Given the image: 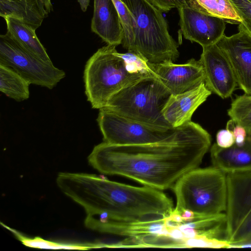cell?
Here are the masks:
<instances>
[{"instance_id": "33", "label": "cell", "mask_w": 251, "mask_h": 251, "mask_svg": "<svg viewBox=\"0 0 251 251\" xmlns=\"http://www.w3.org/2000/svg\"><path fill=\"white\" fill-rule=\"evenodd\" d=\"M44 4L46 9L49 13L53 11V6L51 0H40Z\"/></svg>"}, {"instance_id": "31", "label": "cell", "mask_w": 251, "mask_h": 251, "mask_svg": "<svg viewBox=\"0 0 251 251\" xmlns=\"http://www.w3.org/2000/svg\"><path fill=\"white\" fill-rule=\"evenodd\" d=\"M251 248V236L245 240L230 246V248Z\"/></svg>"}, {"instance_id": "8", "label": "cell", "mask_w": 251, "mask_h": 251, "mask_svg": "<svg viewBox=\"0 0 251 251\" xmlns=\"http://www.w3.org/2000/svg\"><path fill=\"white\" fill-rule=\"evenodd\" d=\"M0 64L13 69L30 84L50 89L66 75L52 62L45 61L25 50L7 32L0 36Z\"/></svg>"}, {"instance_id": "10", "label": "cell", "mask_w": 251, "mask_h": 251, "mask_svg": "<svg viewBox=\"0 0 251 251\" xmlns=\"http://www.w3.org/2000/svg\"><path fill=\"white\" fill-rule=\"evenodd\" d=\"M226 216L227 240L229 242L251 214V170L226 173Z\"/></svg>"}, {"instance_id": "27", "label": "cell", "mask_w": 251, "mask_h": 251, "mask_svg": "<svg viewBox=\"0 0 251 251\" xmlns=\"http://www.w3.org/2000/svg\"><path fill=\"white\" fill-rule=\"evenodd\" d=\"M161 11L168 12L173 8H178L188 4V0H145Z\"/></svg>"}, {"instance_id": "23", "label": "cell", "mask_w": 251, "mask_h": 251, "mask_svg": "<svg viewBox=\"0 0 251 251\" xmlns=\"http://www.w3.org/2000/svg\"><path fill=\"white\" fill-rule=\"evenodd\" d=\"M228 115L235 123L243 126L251 135V95L237 96L227 110Z\"/></svg>"}, {"instance_id": "4", "label": "cell", "mask_w": 251, "mask_h": 251, "mask_svg": "<svg viewBox=\"0 0 251 251\" xmlns=\"http://www.w3.org/2000/svg\"><path fill=\"white\" fill-rule=\"evenodd\" d=\"M171 95L156 75L146 76L115 93L103 108L147 124L170 128L163 110Z\"/></svg>"}, {"instance_id": "21", "label": "cell", "mask_w": 251, "mask_h": 251, "mask_svg": "<svg viewBox=\"0 0 251 251\" xmlns=\"http://www.w3.org/2000/svg\"><path fill=\"white\" fill-rule=\"evenodd\" d=\"M30 83L13 69L0 64V91L18 101L29 97Z\"/></svg>"}, {"instance_id": "28", "label": "cell", "mask_w": 251, "mask_h": 251, "mask_svg": "<svg viewBox=\"0 0 251 251\" xmlns=\"http://www.w3.org/2000/svg\"><path fill=\"white\" fill-rule=\"evenodd\" d=\"M251 236V214L244 221L229 241L230 247Z\"/></svg>"}, {"instance_id": "15", "label": "cell", "mask_w": 251, "mask_h": 251, "mask_svg": "<svg viewBox=\"0 0 251 251\" xmlns=\"http://www.w3.org/2000/svg\"><path fill=\"white\" fill-rule=\"evenodd\" d=\"M211 93L203 82L184 93L172 94L163 110L164 118L175 128L191 121L193 113Z\"/></svg>"}, {"instance_id": "6", "label": "cell", "mask_w": 251, "mask_h": 251, "mask_svg": "<svg viewBox=\"0 0 251 251\" xmlns=\"http://www.w3.org/2000/svg\"><path fill=\"white\" fill-rule=\"evenodd\" d=\"M116 47L107 45L98 49L85 65V93L93 108L105 107L110 98L124 87L149 76L130 71Z\"/></svg>"}, {"instance_id": "30", "label": "cell", "mask_w": 251, "mask_h": 251, "mask_svg": "<svg viewBox=\"0 0 251 251\" xmlns=\"http://www.w3.org/2000/svg\"><path fill=\"white\" fill-rule=\"evenodd\" d=\"M216 144L221 148H227L235 144L232 131L228 128L219 130L216 134Z\"/></svg>"}, {"instance_id": "16", "label": "cell", "mask_w": 251, "mask_h": 251, "mask_svg": "<svg viewBox=\"0 0 251 251\" xmlns=\"http://www.w3.org/2000/svg\"><path fill=\"white\" fill-rule=\"evenodd\" d=\"M91 30L107 45L122 44L124 30L121 20L112 0H94Z\"/></svg>"}, {"instance_id": "5", "label": "cell", "mask_w": 251, "mask_h": 251, "mask_svg": "<svg viewBox=\"0 0 251 251\" xmlns=\"http://www.w3.org/2000/svg\"><path fill=\"white\" fill-rule=\"evenodd\" d=\"M135 21L134 38L129 51L149 63L175 62L178 44L171 35L162 12L145 0H125Z\"/></svg>"}, {"instance_id": "2", "label": "cell", "mask_w": 251, "mask_h": 251, "mask_svg": "<svg viewBox=\"0 0 251 251\" xmlns=\"http://www.w3.org/2000/svg\"><path fill=\"white\" fill-rule=\"evenodd\" d=\"M60 190L81 206L86 215L116 221H137L155 216H169L172 199L162 191L108 180L95 174L60 173Z\"/></svg>"}, {"instance_id": "7", "label": "cell", "mask_w": 251, "mask_h": 251, "mask_svg": "<svg viewBox=\"0 0 251 251\" xmlns=\"http://www.w3.org/2000/svg\"><path fill=\"white\" fill-rule=\"evenodd\" d=\"M167 217L155 216L137 221H116L86 215L85 226L100 233L125 237L121 247L163 248L171 237Z\"/></svg>"}, {"instance_id": "24", "label": "cell", "mask_w": 251, "mask_h": 251, "mask_svg": "<svg viewBox=\"0 0 251 251\" xmlns=\"http://www.w3.org/2000/svg\"><path fill=\"white\" fill-rule=\"evenodd\" d=\"M119 14L124 30L122 45L129 51L132 45L135 28V19L125 0H112Z\"/></svg>"}, {"instance_id": "11", "label": "cell", "mask_w": 251, "mask_h": 251, "mask_svg": "<svg viewBox=\"0 0 251 251\" xmlns=\"http://www.w3.org/2000/svg\"><path fill=\"white\" fill-rule=\"evenodd\" d=\"M180 31L183 37L202 48L212 46L225 34L226 22L195 9L189 3L177 8Z\"/></svg>"}, {"instance_id": "19", "label": "cell", "mask_w": 251, "mask_h": 251, "mask_svg": "<svg viewBox=\"0 0 251 251\" xmlns=\"http://www.w3.org/2000/svg\"><path fill=\"white\" fill-rule=\"evenodd\" d=\"M7 32L25 50L42 60L51 62L46 50L39 39L35 31L22 21L10 17H5Z\"/></svg>"}, {"instance_id": "13", "label": "cell", "mask_w": 251, "mask_h": 251, "mask_svg": "<svg viewBox=\"0 0 251 251\" xmlns=\"http://www.w3.org/2000/svg\"><path fill=\"white\" fill-rule=\"evenodd\" d=\"M238 29L231 36L224 34L217 45L228 60L237 85L251 95V36L241 24Z\"/></svg>"}, {"instance_id": "25", "label": "cell", "mask_w": 251, "mask_h": 251, "mask_svg": "<svg viewBox=\"0 0 251 251\" xmlns=\"http://www.w3.org/2000/svg\"><path fill=\"white\" fill-rule=\"evenodd\" d=\"M119 55L131 72L147 75H156L150 68L148 61L140 54L128 51L124 53H119Z\"/></svg>"}, {"instance_id": "18", "label": "cell", "mask_w": 251, "mask_h": 251, "mask_svg": "<svg viewBox=\"0 0 251 251\" xmlns=\"http://www.w3.org/2000/svg\"><path fill=\"white\" fill-rule=\"evenodd\" d=\"M49 13L40 0H0V16L17 19L36 30Z\"/></svg>"}, {"instance_id": "12", "label": "cell", "mask_w": 251, "mask_h": 251, "mask_svg": "<svg viewBox=\"0 0 251 251\" xmlns=\"http://www.w3.org/2000/svg\"><path fill=\"white\" fill-rule=\"evenodd\" d=\"M206 87L222 99L231 96L237 85L231 66L217 44L202 48L199 59Z\"/></svg>"}, {"instance_id": "20", "label": "cell", "mask_w": 251, "mask_h": 251, "mask_svg": "<svg viewBox=\"0 0 251 251\" xmlns=\"http://www.w3.org/2000/svg\"><path fill=\"white\" fill-rule=\"evenodd\" d=\"M188 3L200 12L220 18L226 23L239 25L242 22L231 0H188Z\"/></svg>"}, {"instance_id": "26", "label": "cell", "mask_w": 251, "mask_h": 251, "mask_svg": "<svg viewBox=\"0 0 251 251\" xmlns=\"http://www.w3.org/2000/svg\"><path fill=\"white\" fill-rule=\"evenodd\" d=\"M239 14L243 25L251 36V0H231Z\"/></svg>"}, {"instance_id": "14", "label": "cell", "mask_w": 251, "mask_h": 251, "mask_svg": "<svg viewBox=\"0 0 251 251\" xmlns=\"http://www.w3.org/2000/svg\"><path fill=\"white\" fill-rule=\"evenodd\" d=\"M148 65L156 76L172 95L192 90L204 82L205 75L200 61L194 58L184 64L165 62Z\"/></svg>"}, {"instance_id": "32", "label": "cell", "mask_w": 251, "mask_h": 251, "mask_svg": "<svg viewBox=\"0 0 251 251\" xmlns=\"http://www.w3.org/2000/svg\"><path fill=\"white\" fill-rule=\"evenodd\" d=\"M80 5L81 10L83 12H86L89 5L90 0H77Z\"/></svg>"}, {"instance_id": "29", "label": "cell", "mask_w": 251, "mask_h": 251, "mask_svg": "<svg viewBox=\"0 0 251 251\" xmlns=\"http://www.w3.org/2000/svg\"><path fill=\"white\" fill-rule=\"evenodd\" d=\"M226 128L232 131L235 139V144L236 145L240 146L245 143L248 134L243 126L235 123L230 119L227 123Z\"/></svg>"}, {"instance_id": "22", "label": "cell", "mask_w": 251, "mask_h": 251, "mask_svg": "<svg viewBox=\"0 0 251 251\" xmlns=\"http://www.w3.org/2000/svg\"><path fill=\"white\" fill-rule=\"evenodd\" d=\"M3 226L10 230L17 239L23 244L30 248L55 250H87L94 248L105 247L104 243L99 242L90 243H65L48 241L40 237L29 238L23 235L19 231L9 228L5 225Z\"/></svg>"}, {"instance_id": "1", "label": "cell", "mask_w": 251, "mask_h": 251, "mask_svg": "<svg viewBox=\"0 0 251 251\" xmlns=\"http://www.w3.org/2000/svg\"><path fill=\"white\" fill-rule=\"evenodd\" d=\"M211 144L208 131L190 121L159 142L120 146L103 142L94 147L88 160L102 174L124 176L163 191L198 168Z\"/></svg>"}, {"instance_id": "17", "label": "cell", "mask_w": 251, "mask_h": 251, "mask_svg": "<svg viewBox=\"0 0 251 251\" xmlns=\"http://www.w3.org/2000/svg\"><path fill=\"white\" fill-rule=\"evenodd\" d=\"M213 166L226 174L230 172L251 170V135H248L242 146L235 144L222 148L214 143L210 149Z\"/></svg>"}, {"instance_id": "3", "label": "cell", "mask_w": 251, "mask_h": 251, "mask_svg": "<svg viewBox=\"0 0 251 251\" xmlns=\"http://www.w3.org/2000/svg\"><path fill=\"white\" fill-rule=\"evenodd\" d=\"M172 189L176 198L173 214L180 215L189 211L194 220L226 210V174L213 166L191 170L181 177Z\"/></svg>"}, {"instance_id": "9", "label": "cell", "mask_w": 251, "mask_h": 251, "mask_svg": "<svg viewBox=\"0 0 251 251\" xmlns=\"http://www.w3.org/2000/svg\"><path fill=\"white\" fill-rule=\"evenodd\" d=\"M97 121L103 142L114 145H136L163 141L174 135L178 128L147 124L104 108L100 109Z\"/></svg>"}]
</instances>
